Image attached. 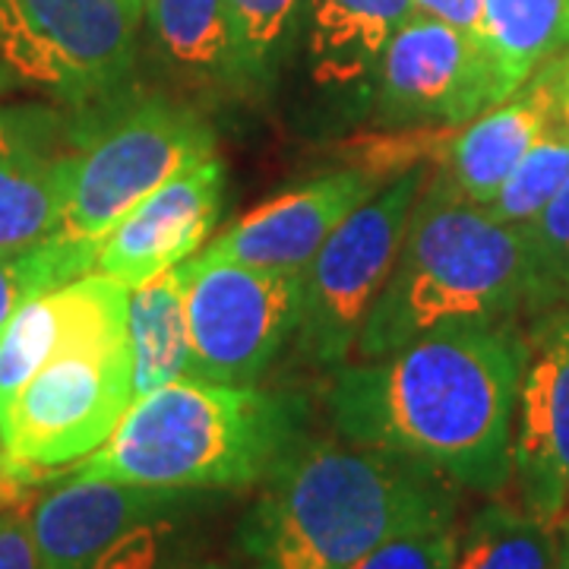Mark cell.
<instances>
[{
    "label": "cell",
    "mask_w": 569,
    "mask_h": 569,
    "mask_svg": "<svg viewBox=\"0 0 569 569\" xmlns=\"http://www.w3.org/2000/svg\"><path fill=\"white\" fill-rule=\"evenodd\" d=\"M102 241L51 234L20 253H0V329L26 301L96 272Z\"/></svg>",
    "instance_id": "obj_24"
},
{
    "label": "cell",
    "mask_w": 569,
    "mask_h": 569,
    "mask_svg": "<svg viewBox=\"0 0 569 569\" xmlns=\"http://www.w3.org/2000/svg\"><path fill=\"white\" fill-rule=\"evenodd\" d=\"M560 92L563 58H553L507 102L493 104L485 114L471 118V123L452 130L440 174L433 181L443 183L466 203L488 206L531 146L553 130L560 114Z\"/></svg>",
    "instance_id": "obj_17"
},
{
    "label": "cell",
    "mask_w": 569,
    "mask_h": 569,
    "mask_svg": "<svg viewBox=\"0 0 569 569\" xmlns=\"http://www.w3.org/2000/svg\"><path fill=\"white\" fill-rule=\"evenodd\" d=\"M0 569H41L32 531L20 512L0 516Z\"/></svg>",
    "instance_id": "obj_30"
},
{
    "label": "cell",
    "mask_w": 569,
    "mask_h": 569,
    "mask_svg": "<svg viewBox=\"0 0 569 569\" xmlns=\"http://www.w3.org/2000/svg\"><path fill=\"white\" fill-rule=\"evenodd\" d=\"M142 32L174 80L234 89L224 0H142Z\"/></svg>",
    "instance_id": "obj_20"
},
{
    "label": "cell",
    "mask_w": 569,
    "mask_h": 569,
    "mask_svg": "<svg viewBox=\"0 0 569 569\" xmlns=\"http://www.w3.org/2000/svg\"><path fill=\"white\" fill-rule=\"evenodd\" d=\"M142 0H0V86L67 111L133 89Z\"/></svg>",
    "instance_id": "obj_6"
},
{
    "label": "cell",
    "mask_w": 569,
    "mask_h": 569,
    "mask_svg": "<svg viewBox=\"0 0 569 569\" xmlns=\"http://www.w3.org/2000/svg\"><path fill=\"white\" fill-rule=\"evenodd\" d=\"M187 279L190 260L130 288L127 346L133 399L190 377V329H187Z\"/></svg>",
    "instance_id": "obj_19"
},
{
    "label": "cell",
    "mask_w": 569,
    "mask_h": 569,
    "mask_svg": "<svg viewBox=\"0 0 569 569\" xmlns=\"http://www.w3.org/2000/svg\"><path fill=\"white\" fill-rule=\"evenodd\" d=\"M222 183L224 171L216 156L164 181L104 234L96 272L140 288L197 257L219 222Z\"/></svg>",
    "instance_id": "obj_14"
},
{
    "label": "cell",
    "mask_w": 569,
    "mask_h": 569,
    "mask_svg": "<svg viewBox=\"0 0 569 569\" xmlns=\"http://www.w3.org/2000/svg\"><path fill=\"white\" fill-rule=\"evenodd\" d=\"M164 531H168L164 516L152 519V522H142L133 531H127L118 545L104 550L96 569H156Z\"/></svg>",
    "instance_id": "obj_29"
},
{
    "label": "cell",
    "mask_w": 569,
    "mask_h": 569,
    "mask_svg": "<svg viewBox=\"0 0 569 569\" xmlns=\"http://www.w3.org/2000/svg\"><path fill=\"white\" fill-rule=\"evenodd\" d=\"M310 77L329 92L370 89L396 29L415 0H305Z\"/></svg>",
    "instance_id": "obj_18"
},
{
    "label": "cell",
    "mask_w": 569,
    "mask_h": 569,
    "mask_svg": "<svg viewBox=\"0 0 569 569\" xmlns=\"http://www.w3.org/2000/svg\"><path fill=\"white\" fill-rule=\"evenodd\" d=\"M557 538H560V548H557V567L553 569H569V516L557 526Z\"/></svg>",
    "instance_id": "obj_32"
},
{
    "label": "cell",
    "mask_w": 569,
    "mask_h": 569,
    "mask_svg": "<svg viewBox=\"0 0 569 569\" xmlns=\"http://www.w3.org/2000/svg\"><path fill=\"white\" fill-rule=\"evenodd\" d=\"M373 102L389 127H462L507 99L481 39L415 13L377 63Z\"/></svg>",
    "instance_id": "obj_10"
},
{
    "label": "cell",
    "mask_w": 569,
    "mask_h": 569,
    "mask_svg": "<svg viewBox=\"0 0 569 569\" xmlns=\"http://www.w3.org/2000/svg\"><path fill=\"white\" fill-rule=\"evenodd\" d=\"M415 13H425L433 20L447 22L452 29L481 39L485 22V0H415Z\"/></svg>",
    "instance_id": "obj_31"
},
{
    "label": "cell",
    "mask_w": 569,
    "mask_h": 569,
    "mask_svg": "<svg viewBox=\"0 0 569 569\" xmlns=\"http://www.w3.org/2000/svg\"><path fill=\"white\" fill-rule=\"evenodd\" d=\"M231 36V86L238 92L269 89L298 32L301 0H224Z\"/></svg>",
    "instance_id": "obj_23"
},
{
    "label": "cell",
    "mask_w": 569,
    "mask_h": 569,
    "mask_svg": "<svg viewBox=\"0 0 569 569\" xmlns=\"http://www.w3.org/2000/svg\"><path fill=\"white\" fill-rule=\"evenodd\" d=\"M183 493L149 490L108 478L70 475L44 490L26 512L41 569H96L102 553L127 531L162 519Z\"/></svg>",
    "instance_id": "obj_16"
},
{
    "label": "cell",
    "mask_w": 569,
    "mask_h": 569,
    "mask_svg": "<svg viewBox=\"0 0 569 569\" xmlns=\"http://www.w3.org/2000/svg\"><path fill=\"white\" fill-rule=\"evenodd\" d=\"M560 123L569 130V58H563V92H560Z\"/></svg>",
    "instance_id": "obj_33"
},
{
    "label": "cell",
    "mask_w": 569,
    "mask_h": 569,
    "mask_svg": "<svg viewBox=\"0 0 569 569\" xmlns=\"http://www.w3.org/2000/svg\"><path fill=\"white\" fill-rule=\"evenodd\" d=\"M178 569H222V567H216V563H190V567H178Z\"/></svg>",
    "instance_id": "obj_35"
},
{
    "label": "cell",
    "mask_w": 569,
    "mask_h": 569,
    "mask_svg": "<svg viewBox=\"0 0 569 569\" xmlns=\"http://www.w3.org/2000/svg\"><path fill=\"white\" fill-rule=\"evenodd\" d=\"M452 481L358 443H301L266 475L241 526L253 569H351L396 531L456 519Z\"/></svg>",
    "instance_id": "obj_2"
},
{
    "label": "cell",
    "mask_w": 569,
    "mask_h": 569,
    "mask_svg": "<svg viewBox=\"0 0 569 569\" xmlns=\"http://www.w3.org/2000/svg\"><path fill=\"white\" fill-rule=\"evenodd\" d=\"M298 307L301 272L190 257V377L222 387H257L284 342H291Z\"/></svg>",
    "instance_id": "obj_9"
},
{
    "label": "cell",
    "mask_w": 569,
    "mask_h": 569,
    "mask_svg": "<svg viewBox=\"0 0 569 569\" xmlns=\"http://www.w3.org/2000/svg\"><path fill=\"white\" fill-rule=\"evenodd\" d=\"M133 402L130 346L63 348L3 402L0 475L36 485L111 437Z\"/></svg>",
    "instance_id": "obj_8"
},
{
    "label": "cell",
    "mask_w": 569,
    "mask_h": 569,
    "mask_svg": "<svg viewBox=\"0 0 569 569\" xmlns=\"http://www.w3.org/2000/svg\"><path fill=\"white\" fill-rule=\"evenodd\" d=\"M557 529L509 503L481 507L456 538L449 569H553Z\"/></svg>",
    "instance_id": "obj_22"
},
{
    "label": "cell",
    "mask_w": 569,
    "mask_h": 569,
    "mask_svg": "<svg viewBox=\"0 0 569 569\" xmlns=\"http://www.w3.org/2000/svg\"><path fill=\"white\" fill-rule=\"evenodd\" d=\"M73 152V111L0 104V253H20L61 231Z\"/></svg>",
    "instance_id": "obj_12"
},
{
    "label": "cell",
    "mask_w": 569,
    "mask_h": 569,
    "mask_svg": "<svg viewBox=\"0 0 569 569\" xmlns=\"http://www.w3.org/2000/svg\"><path fill=\"white\" fill-rule=\"evenodd\" d=\"M459 526L456 519L425 522L396 531L383 545L365 553L351 569H449L456 553Z\"/></svg>",
    "instance_id": "obj_28"
},
{
    "label": "cell",
    "mask_w": 569,
    "mask_h": 569,
    "mask_svg": "<svg viewBox=\"0 0 569 569\" xmlns=\"http://www.w3.org/2000/svg\"><path fill=\"white\" fill-rule=\"evenodd\" d=\"M130 288L102 272L44 291L0 329V396L3 402L63 348L127 346Z\"/></svg>",
    "instance_id": "obj_15"
},
{
    "label": "cell",
    "mask_w": 569,
    "mask_h": 569,
    "mask_svg": "<svg viewBox=\"0 0 569 569\" xmlns=\"http://www.w3.org/2000/svg\"><path fill=\"white\" fill-rule=\"evenodd\" d=\"M481 44L503 99L569 48V0H485Z\"/></svg>",
    "instance_id": "obj_21"
},
{
    "label": "cell",
    "mask_w": 569,
    "mask_h": 569,
    "mask_svg": "<svg viewBox=\"0 0 569 569\" xmlns=\"http://www.w3.org/2000/svg\"><path fill=\"white\" fill-rule=\"evenodd\" d=\"M529 241L538 291H541V313L569 307V178L529 224H522Z\"/></svg>",
    "instance_id": "obj_26"
},
{
    "label": "cell",
    "mask_w": 569,
    "mask_h": 569,
    "mask_svg": "<svg viewBox=\"0 0 569 569\" xmlns=\"http://www.w3.org/2000/svg\"><path fill=\"white\" fill-rule=\"evenodd\" d=\"M77 152L67 174L63 234L102 241L133 206L164 181L216 156V130L203 111L162 92H123L73 111Z\"/></svg>",
    "instance_id": "obj_5"
},
{
    "label": "cell",
    "mask_w": 569,
    "mask_h": 569,
    "mask_svg": "<svg viewBox=\"0 0 569 569\" xmlns=\"http://www.w3.org/2000/svg\"><path fill=\"white\" fill-rule=\"evenodd\" d=\"M427 168L392 178L339 224L301 269L295 351L310 367H342L358 346L406 241L408 219L425 190Z\"/></svg>",
    "instance_id": "obj_7"
},
{
    "label": "cell",
    "mask_w": 569,
    "mask_h": 569,
    "mask_svg": "<svg viewBox=\"0 0 569 569\" xmlns=\"http://www.w3.org/2000/svg\"><path fill=\"white\" fill-rule=\"evenodd\" d=\"M380 181L358 168L329 171L250 209L197 253L206 263L301 272L326 238L377 193Z\"/></svg>",
    "instance_id": "obj_13"
},
{
    "label": "cell",
    "mask_w": 569,
    "mask_h": 569,
    "mask_svg": "<svg viewBox=\"0 0 569 569\" xmlns=\"http://www.w3.org/2000/svg\"><path fill=\"white\" fill-rule=\"evenodd\" d=\"M512 478L522 509L548 526L569 516V307L526 332V367L512 427Z\"/></svg>",
    "instance_id": "obj_11"
},
{
    "label": "cell",
    "mask_w": 569,
    "mask_h": 569,
    "mask_svg": "<svg viewBox=\"0 0 569 569\" xmlns=\"http://www.w3.org/2000/svg\"><path fill=\"white\" fill-rule=\"evenodd\" d=\"M456 127H402L396 133H370L348 142V168L373 174L377 181L399 178L425 162H443Z\"/></svg>",
    "instance_id": "obj_27"
},
{
    "label": "cell",
    "mask_w": 569,
    "mask_h": 569,
    "mask_svg": "<svg viewBox=\"0 0 569 569\" xmlns=\"http://www.w3.org/2000/svg\"><path fill=\"white\" fill-rule=\"evenodd\" d=\"M522 367L516 320L459 323L342 365L326 402L348 443L411 459L456 488L500 493L512 481Z\"/></svg>",
    "instance_id": "obj_1"
},
{
    "label": "cell",
    "mask_w": 569,
    "mask_h": 569,
    "mask_svg": "<svg viewBox=\"0 0 569 569\" xmlns=\"http://www.w3.org/2000/svg\"><path fill=\"white\" fill-rule=\"evenodd\" d=\"M569 178V130H548L541 140L526 152V159L516 164L500 193L490 200L488 209L493 219L507 224H529L545 206L553 200V193Z\"/></svg>",
    "instance_id": "obj_25"
},
{
    "label": "cell",
    "mask_w": 569,
    "mask_h": 569,
    "mask_svg": "<svg viewBox=\"0 0 569 569\" xmlns=\"http://www.w3.org/2000/svg\"><path fill=\"white\" fill-rule=\"evenodd\" d=\"M295 440V399L183 377L133 399L111 437L70 475L171 493L250 488Z\"/></svg>",
    "instance_id": "obj_4"
},
{
    "label": "cell",
    "mask_w": 569,
    "mask_h": 569,
    "mask_svg": "<svg viewBox=\"0 0 569 569\" xmlns=\"http://www.w3.org/2000/svg\"><path fill=\"white\" fill-rule=\"evenodd\" d=\"M0 468H3V396H0Z\"/></svg>",
    "instance_id": "obj_34"
},
{
    "label": "cell",
    "mask_w": 569,
    "mask_h": 569,
    "mask_svg": "<svg viewBox=\"0 0 569 569\" xmlns=\"http://www.w3.org/2000/svg\"><path fill=\"white\" fill-rule=\"evenodd\" d=\"M522 310L541 313L538 272L522 228L430 181L411 209L402 250L355 355L373 361L427 332L516 320Z\"/></svg>",
    "instance_id": "obj_3"
}]
</instances>
